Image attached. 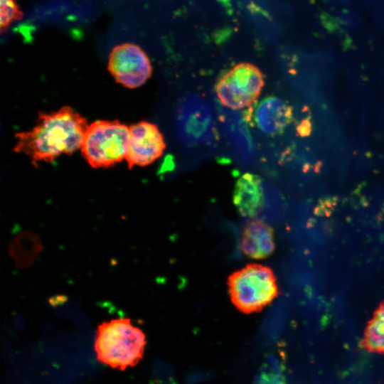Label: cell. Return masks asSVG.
Here are the masks:
<instances>
[{
	"label": "cell",
	"mask_w": 384,
	"mask_h": 384,
	"mask_svg": "<svg viewBox=\"0 0 384 384\" xmlns=\"http://www.w3.org/2000/svg\"><path fill=\"white\" fill-rule=\"evenodd\" d=\"M87 125L84 117L68 106L41 112L33 128L16 134L14 150L33 164L51 162L80 149Z\"/></svg>",
	"instance_id": "6da1fadb"
},
{
	"label": "cell",
	"mask_w": 384,
	"mask_h": 384,
	"mask_svg": "<svg viewBox=\"0 0 384 384\" xmlns=\"http://www.w3.org/2000/svg\"><path fill=\"white\" fill-rule=\"evenodd\" d=\"M145 345V335L140 329L129 319H116L98 326L95 350L98 361L123 370L139 362Z\"/></svg>",
	"instance_id": "7a4b0ae2"
},
{
	"label": "cell",
	"mask_w": 384,
	"mask_h": 384,
	"mask_svg": "<svg viewBox=\"0 0 384 384\" xmlns=\"http://www.w3.org/2000/svg\"><path fill=\"white\" fill-rule=\"evenodd\" d=\"M228 287L232 303L245 314L262 310L278 295L274 272L257 263L247 264L230 274Z\"/></svg>",
	"instance_id": "3957f363"
},
{
	"label": "cell",
	"mask_w": 384,
	"mask_h": 384,
	"mask_svg": "<svg viewBox=\"0 0 384 384\" xmlns=\"http://www.w3.org/2000/svg\"><path fill=\"white\" fill-rule=\"evenodd\" d=\"M129 128L117 120H97L87 125L80 147L92 168H107L125 159Z\"/></svg>",
	"instance_id": "277c9868"
},
{
	"label": "cell",
	"mask_w": 384,
	"mask_h": 384,
	"mask_svg": "<svg viewBox=\"0 0 384 384\" xmlns=\"http://www.w3.org/2000/svg\"><path fill=\"white\" fill-rule=\"evenodd\" d=\"M264 84L262 73L256 65L240 63L218 80L215 92L222 105L232 110H240L255 102Z\"/></svg>",
	"instance_id": "5b68a950"
},
{
	"label": "cell",
	"mask_w": 384,
	"mask_h": 384,
	"mask_svg": "<svg viewBox=\"0 0 384 384\" xmlns=\"http://www.w3.org/2000/svg\"><path fill=\"white\" fill-rule=\"evenodd\" d=\"M107 68L115 81L127 88L142 86L152 74V65L146 53L132 43H123L112 48Z\"/></svg>",
	"instance_id": "8992f818"
},
{
	"label": "cell",
	"mask_w": 384,
	"mask_h": 384,
	"mask_svg": "<svg viewBox=\"0 0 384 384\" xmlns=\"http://www.w3.org/2000/svg\"><path fill=\"white\" fill-rule=\"evenodd\" d=\"M129 128V139L125 158L129 168L146 166L163 154L166 144L156 124L141 121Z\"/></svg>",
	"instance_id": "52a82bcc"
},
{
	"label": "cell",
	"mask_w": 384,
	"mask_h": 384,
	"mask_svg": "<svg viewBox=\"0 0 384 384\" xmlns=\"http://www.w3.org/2000/svg\"><path fill=\"white\" fill-rule=\"evenodd\" d=\"M177 129L182 141L188 145L205 142L212 129L208 107L197 97L183 100L177 112Z\"/></svg>",
	"instance_id": "ba28073f"
},
{
	"label": "cell",
	"mask_w": 384,
	"mask_h": 384,
	"mask_svg": "<svg viewBox=\"0 0 384 384\" xmlns=\"http://www.w3.org/2000/svg\"><path fill=\"white\" fill-rule=\"evenodd\" d=\"M251 112V117L256 127L268 136L282 132L292 119L291 106L276 97L265 98Z\"/></svg>",
	"instance_id": "9c48e42d"
},
{
	"label": "cell",
	"mask_w": 384,
	"mask_h": 384,
	"mask_svg": "<svg viewBox=\"0 0 384 384\" xmlns=\"http://www.w3.org/2000/svg\"><path fill=\"white\" fill-rule=\"evenodd\" d=\"M240 249L252 259H265L275 249L272 228L260 220H252L247 223L242 232Z\"/></svg>",
	"instance_id": "30bf717a"
},
{
	"label": "cell",
	"mask_w": 384,
	"mask_h": 384,
	"mask_svg": "<svg viewBox=\"0 0 384 384\" xmlns=\"http://www.w3.org/2000/svg\"><path fill=\"white\" fill-rule=\"evenodd\" d=\"M233 201L240 215L246 218L255 217L264 203L261 178L251 173L242 175L235 183Z\"/></svg>",
	"instance_id": "8fae6325"
},
{
	"label": "cell",
	"mask_w": 384,
	"mask_h": 384,
	"mask_svg": "<svg viewBox=\"0 0 384 384\" xmlns=\"http://www.w3.org/2000/svg\"><path fill=\"white\" fill-rule=\"evenodd\" d=\"M361 346L370 353L384 354V300L368 321Z\"/></svg>",
	"instance_id": "7c38bea8"
},
{
	"label": "cell",
	"mask_w": 384,
	"mask_h": 384,
	"mask_svg": "<svg viewBox=\"0 0 384 384\" xmlns=\"http://www.w3.org/2000/svg\"><path fill=\"white\" fill-rule=\"evenodd\" d=\"M1 32L7 31L10 25L16 21H20L23 13L20 10L16 0H1Z\"/></svg>",
	"instance_id": "4fadbf2b"
},
{
	"label": "cell",
	"mask_w": 384,
	"mask_h": 384,
	"mask_svg": "<svg viewBox=\"0 0 384 384\" xmlns=\"http://www.w3.org/2000/svg\"><path fill=\"white\" fill-rule=\"evenodd\" d=\"M370 20L379 29L384 30V0H363Z\"/></svg>",
	"instance_id": "5bb4252c"
},
{
	"label": "cell",
	"mask_w": 384,
	"mask_h": 384,
	"mask_svg": "<svg viewBox=\"0 0 384 384\" xmlns=\"http://www.w3.org/2000/svg\"><path fill=\"white\" fill-rule=\"evenodd\" d=\"M326 3H329L331 5L343 6L350 4L353 0H323Z\"/></svg>",
	"instance_id": "9a60e30c"
}]
</instances>
